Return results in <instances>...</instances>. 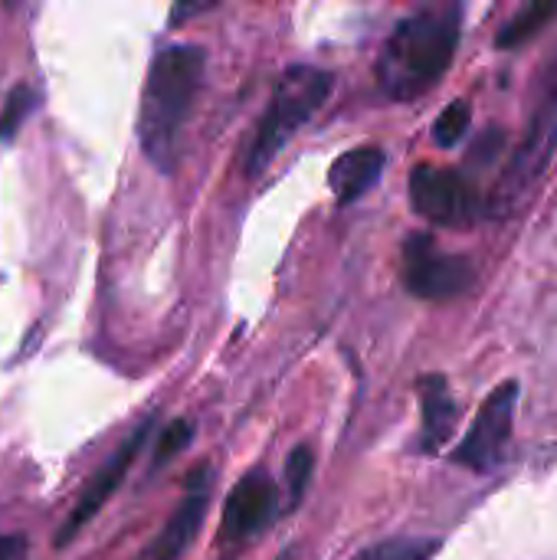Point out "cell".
<instances>
[{"instance_id":"cell-19","label":"cell","mask_w":557,"mask_h":560,"mask_svg":"<svg viewBox=\"0 0 557 560\" xmlns=\"http://www.w3.org/2000/svg\"><path fill=\"white\" fill-rule=\"evenodd\" d=\"M26 541L20 535H0V560H16L23 555Z\"/></svg>"},{"instance_id":"cell-13","label":"cell","mask_w":557,"mask_h":560,"mask_svg":"<svg viewBox=\"0 0 557 560\" xmlns=\"http://www.w3.org/2000/svg\"><path fill=\"white\" fill-rule=\"evenodd\" d=\"M437 548V538H387L381 545L364 548L355 560H430Z\"/></svg>"},{"instance_id":"cell-8","label":"cell","mask_w":557,"mask_h":560,"mask_svg":"<svg viewBox=\"0 0 557 560\" xmlns=\"http://www.w3.org/2000/svg\"><path fill=\"white\" fill-rule=\"evenodd\" d=\"M148 433H151V417L148 420H141L138 423V430L115 450V456L89 479V486L79 492V502H76V509L69 512V518H66V525L59 528V535L53 538V545L56 548H66L98 512H102V505L118 492V486L125 482V476H128V466H131V459L141 453V446L148 443Z\"/></svg>"},{"instance_id":"cell-4","label":"cell","mask_w":557,"mask_h":560,"mask_svg":"<svg viewBox=\"0 0 557 560\" xmlns=\"http://www.w3.org/2000/svg\"><path fill=\"white\" fill-rule=\"evenodd\" d=\"M557 148V56L555 62L545 72V89H542V102L535 105V115L529 121V131L522 138V144L515 148L512 161L506 164L492 197H489V210L496 217H509L515 213L535 190V184L542 180V174L552 164V154Z\"/></svg>"},{"instance_id":"cell-11","label":"cell","mask_w":557,"mask_h":560,"mask_svg":"<svg viewBox=\"0 0 557 560\" xmlns=\"http://www.w3.org/2000/svg\"><path fill=\"white\" fill-rule=\"evenodd\" d=\"M381 174H384V151L374 144H364L335 158L328 171V187L338 203H355L378 184Z\"/></svg>"},{"instance_id":"cell-9","label":"cell","mask_w":557,"mask_h":560,"mask_svg":"<svg viewBox=\"0 0 557 560\" xmlns=\"http://www.w3.org/2000/svg\"><path fill=\"white\" fill-rule=\"evenodd\" d=\"M276 512H279V489L272 476L263 469H253L227 495L220 535L227 541H250L272 525Z\"/></svg>"},{"instance_id":"cell-5","label":"cell","mask_w":557,"mask_h":560,"mask_svg":"<svg viewBox=\"0 0 557 560\" xmlns=\"http://www.w3.org/2000/svg\"><path fill=\"white\" fill-rule=\"evenodd\" d=\"M476 279V269L466 256L440 253L430 233H414L404 243V285L417 299L443 302L466 292Z\"/></svg>"},{"instance_id":"cell-18","label":"cell","mask_w":557,"mask_h":560,"mask_svg":"<svg viewBox=\"0 0 557 560\" xmlns=\"http://www.w3.org/2000/svg\"><path fill=\"white\" fill-rule=\"evenodd\" d=\"M312 469H315V453L309 446L292 450L289 463H286V482H289V505H299V499L305 495L309 482H312Z\"/></svg>"},{"instance_id":"cell-14","label":"cell","mask_w":557,"mask_h":560,"mask_svg":"<svg viewBox=\"0 0 557 560\" xmlns=\"http://www.w3.org/2000/svg\"><path fill=\"white\" fill-rule=\"evenodd\" d=\"M552 16H557V0H548V3H529L522 13H515L506 30L499 33V46H515V43H525L532 33H538Z\"/></svg>"},{"instance_id":"cell-1","label":"cell","mask_w":557,"mask_h":560,"mask_svg":"<svg viewBox=\"0 0 557 560\" xmlns=\"http://www.w3.org/2000/svg\"><path fill=\"white\" fill-rule=\"evenodd\" d=\"M204 69L207 52L190 43L161 49L148 69L138 108V141L158 171H171L177 161V141L204 85Z\"/></svg>"},{"instance_id":"cell-17","label":"cell","mask_w":557,"mask_h":560,"mask_svg":"<svg viewBox=\"0 0 557 560\" xmlns=\"http://www.w3.org/2000/svg\"><path fill=\"white\" fill-rule=\"evenodd\" d=\"M194 433H197L194 420H187V417L171 420V423L161 430L158 443H154V459H151V466H164L167 459H174V456H177L190 440H194Z\"/></svg>"},{"instance_id":"cell-12","label":"cell","mask_w":557,"mask_h":560,"mask_svg":"<svg viewBox=\"0 0 557 560\" xmlns=\"http://www.w3.org/2000/svg\"><path fill=\"white\" fill-rule=\"evenodd\" d=\"M420 413H423L420 443L427 453H437L456 427V400L446 387V377L430 374L420 381Z\"/></svg>"},{"instance_id":"cell-6","label":"cell","mask_w":557,"mask_h":560,"mask_svg":"<svg viewBox=\"0 0 557 560\" xmlns=\"http://www.w3.org/2000/svg\"><path fill=\"white\" fill-rule=\"evenodd\" d=\"M515 404H519V384L506 381L499 384L486 404L479 407L469 433L463 436V443L453 453V463L473 469V472H492L506 450H509V436H512V420H515Z\"/></svg>"},{"instance_id":"cell-10","label":"cell","mask_w":557,"mask_h":560,"mask_svg":"<svg viewBox=\"0 0 557 560\" xmlns=\"http://www.w3.org/2000/svg\"><path fill=\"white\" fill-rule=\"evenodd\" d=\"M207 499H210V469L197 466L194 476L187 479V492H184L181 505L174 509V515L167 518L164 532L151 541V548L138 560H181V555L190 548V541L197 538V532L204 525Z\"/></svg>"},{"instance_id":"cell-2","label":"cell","mask_w":557,"mask_h":560,"mask_svg":"<svg viewBox=\"0 0 557 560\" xmlns=\"http://www.w3.org/2000/svg\"><path fill=\"white\" fill-rule=\"evenodd\" d=\"M456 43H460V7L420 10L401 20L378 59L381 89L397 102L423 95L450 69Z\"/></svg>"},{"instance_id":"cell-3","label":"cell","mask_w":557,"mask_h":560,"mask_svg":"<svg viewBox=\"0 0 557 560\" xmlns=\"http://www.w3.org/2000/svg\"><path fill=\"white\" fill-rule=\"evenodd\" d=\"M335 85V75L318 69V66H292L279 75L272 89V102L256 128L250 158H246V174H259L276 151L328 102Z\"/></svg>"},{"instance_id":"cell-15","label":"cell","mask_w":557,"mask_h":560,"mask_svg":"<svg viewBox=\"0 0 557 560\" xmlns=\"http://www.w3.org/2000/svg\"><path fill=\"white\" fill-rule=\"evenodd\" d=\"M469 121H473L469 102H463V98L450 102V105L440 112V118L433 121V141H437L440 148H453V144L463 141V135L469 131Z\"/></svg>"},{"instance_id":"cell-7","label":"cell","mask_w":557,"mask_h":560,"mask_svg":"<svg viewBox=\"0 0 557 560\" xmlns=\"http://www.w3.org/2000/svg\"><path fill=\"white\" fill-rule=\"evenodd\" d=\"M410 200L420 217L440 226H463L476 217L473 184L446 167L420 164L410 174Z\"/></svg>"},{"instance_id":"cell-16","label":"cell","mask_w":557,"mask_h":560,"mask_svg":"<svg viewBox=\"0 0 557 560\" xmlns=\"http://www.w3.org/2000/svg\"><path fill=\"white\" fill-rule=\"evenodd\" d=\"M33 102H36V92L30 85H13L10 89V95L3 98V108H0V138L3 141H10L20 131V125L30 118Z\"/></svg>"}]
</instances>
